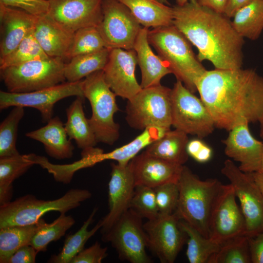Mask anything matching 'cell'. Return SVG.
Masks as SVG:
<instances>
[{"label": "cell", "mask_w": 263, "mask_h": 263, "mask_svg": "<svg viewBox=\"0 0 263 263\" xmlns=\"http://www.w3.org/2000/svg\"><path fill=\"white\" fill-rule=\"evenodd\" d=\"M37 17L0 4V57L13 51L34 26Z\"/></svg>", "instance_id": "cell-21"}, {"label": "cell", "mask_w": 263, "mask_h": 263, "mask_svg": "<svg viewBox=\"0 0 263 263\" xmlns=\"http://www.w3.org/2000/svg\"><path fill=\"white\" fill-rule=\"evenodd\" d=\"M127 6L143 27L156 28L173 24V8L156 0H118Z\"/></svg>", "instance_id": "cell-26"}, {"label": "cell", "mask_w": 263, "mask_h": 263, "mask_svg": "<svg viewBox=\"0 0 263 263\" xmlns=\"http://www.w3.org/2000/svg\"><path fill=\"white\" fill-rule=\"evenodd\" d=\"M259 171L263 172V150L261 167H260V169Z\"/></svg>", "instance_id": "cell-54"}, {"label": "cell", "mask_w": 263, "mask_h": 263, "mask_svg": "<svg viewBox=\"0 0 263 263\" xmlns=\"http://www.w3.org/2000/svg\"><path fill=\"white\" fill-rule=\"evenodd\" d=\"M180 220L175 213H159L155 218L143 224L148 247L162 263H174L187 238Z\"/></svg>", "instance_id": "cell-15"}, {"label": "cell", "mask_w": 263, "mask_h": 263, "mask_svg": "<svg viewBox=\"0 0 263 263\" xmlns=\"http://www.w3.org/2000/svg\"><path fill=\"white\" fill-rule=\"evenodd\" d=\"M137 64L134 49L111 50L108 62L102 71L106 83L116 96L129 100L142 89L135 76Z\"/></svg>", "instance_id": "cell-16"}, {"label": "cell", "mask_w": 263, "mask_h": 263, "mask_svg": "<svg viewBox=\"0 0 263 263\" xmlns=\"http://www.w3.org/2000/svg\"><path fill=\"white\" fill-rule=\"evenodd\" d=\"M142 218L148 220L155 218L159 214L153 188L136 186L130 208Z\"/></svg>", "instance_id": "cell-41"}, {"label": "cell", "mask_w": 263, "mask_h": 263, "mask_svg": "<svg viewBox=\"0 0 263 263\" xmlns=\"http://www.w3.org/2000/svg\"><path fill=\"white\" fill-rule=\"evenodd\" d=\"M178 184L179 198L175 213L209 238L211 211L223 184L217 179L201 180L184 165Z\"/></svg>", "instance_id": "cell-4"}, {"label": "cell", "mask_w": 263, "mask_h": 263, "mask_svg": "<svg viewBox=\"0 0 263 263\" xmlns=\"http://www.w3.org/2000/svg\"><path fill=\"white\" fill-rule=\"evenodd\" d=\"M106 48L96 27L81 28L74 33L71 44L64 59L70 60L77 56Z\"/></svg>", "instance_id": "cell-40"}, {"label": "cell", "mask_w": 263, "mask_h": 263, "mask_svg": "<svg viewBox=\"0 0 263 263\" xmlns=\"http://www.w3.org/2000/svg\"><path fill=\"white\" fill-rule=\"evenodd\" d=\"M233 25L244 38L254 40L263 31V0H253L232 17Z\"/></svg>", "instance_id": "cell-32"}, {"label": "cell", "mask_w": 263, "mask_h": 263, "mask_svg": "<svg viewBox=\"0 0 263 263\" xmlns=\"http://www.w3.org/2000/svg\"><path fill=\"white\" fill-rule=\"evenodd\" d=\"M97 208L95 207L83 223L81 227L75 233L67 235L64 244L57 254L51 256L48 261L50 263H71L72 260L81 251L88 240L101 229L100 220L91 230L88 228L94 220Z\"/></svg>", "instance_id": "cell-31"}, {"label": "cell", "mask_w": 263, "mask_h": 263, "mask_svg": "<svg viewBox=\"0 0 263 263\" xmlns=\"http://www.w3.org/2000/svg\"><path fill=\"white\" fill-rule=\"evenodd\" d=\"M65 63L60 57H47L0 69L8 92L28 93L64 82Z\"/></svg>", "instance_id": "cell-7"}, {"label": "cell", "mask_w": 263, "mask_h": 263, "mask_svg": "<svg viewBox=\"0 0 263 263\" xmlns=\"http://www.w3.org/2000/svg\"><path fill=\"white\" fill-rule=\"evenodd\" d=\"M0 4L39 17L48 13L49 2L46 0H0Z\"/></svg>", "instance_id": "cell-43"}, {"label": "cell", "mask_w": 263, "mask_h": 263, "mask_svg": "<svg viewBox=\"0 0 263 263\" xmlns=\"http://www.w3.org/2000/svg\"><path fill=\"white\" fill-rule=\"evenodd\" d=\"M92 195L88 190L79 188L71 189L61 197L53 200H40L33 194L23 195L0 206V228L36 224L50 211L66 213L79 207Z\"/></svg>", "instance_id": "cell-5"}, {"label": "cell", "mask_w": 263, "mask_h": 263, "mask_svg": "<svg viewBox=\"0 0 263 263\" xmlns=\"http://www.w3.org/2000/svg\"><path fill=\"white\" fill-rule=\"evenodd\" d=\"M47 57L35 38L33 28L13 51L0 57V69Z\"/></svg>", "instance_id": "cell-37"}, {"label": "cell", "mask_w": 263, "mask_h": 263, "mask_svg": "<svg viewBox=\"0 0 263 263\" xmlns=\"http://www.w3.org/2000/svg\"><path fill=\"white\" fill-rule=\"evenodd\" d=\"M84 99L83 96H76L66 109L67 121L64 124L69 138L74 140L82 150L94 147L97 143L89 119L85 115Z\"/></svg>", "instance_id": "cell-25"}, {"label": "cell", "mask_w": 263, "mask_h": 263, "mask_svg": "<svg viewBox=\"0 0 263 263\" xmlns=\"http://www.w3.org/2000/svg\"><path fill=\"white\" fill-rule=\"evenodd\" d=\"M153 189L159 213L172 214L175 213L179 198L178 182L164 184Z\"/></svg>", "instance_id": "cell-42"}, {"label": "cell", "mask_w": 263, "mask_h": 263, "mask_svg": "<svg viewBox=\"0 0 263 263\" xmlns=\"http://www.w3.org/2000/svg\"><path fill=\"white\" fill-rule=\"evenodd\" d=\"M222 173L230 181L245 219L246 234L253 237L263 231V195L251 173L242 171L230 159L225 160Z\"/></svg>", "instance_id": "cell-11"}, {"label": "cell", "mask_w": 263, "mask_h": 263, "mask_svg": "<svg viewBox=\"0 0 263 263\" xmlns=\"http://www.w3.org/2000/svg\"><path fill=\"white\" fill-rule=\"evenodd\" d=\"M252 263H263V231L253 237H248Z\"/></svg>", "instance_id": "cell-46"}, {"label": "cell", "mask_w": 263, "mask_h": 263, "mask_svg": "<svg viewBox=\"0 0 263 263\" xmlns=\"http://www.w3.org/2000/svg\"><path fill=\"white\" fill-rule=\"evenodd\" d=\"M34 165L27 154L0 158V206L11 201L13 183Z\"/></svg>", "instance_id": "cell-30"}, {"label": "cell", "mask_w": 263, "mask_h": 263, "mask_svg": "<svg viewBox=\"0 0 263 263\" xmlns=\"http://www.w3.org/2000/svg\"><path fill=\"white\" fill-rule=\"evenodd\" d=\"M171 90L161 84L142 88L128 100L126 120L128 125L142 131L150 127L170 129Z\"/></svg>", "instance_id": "cell-8"}, {"label": "cell", "mask_w": 263, "mask_h": 263, "mask_svg": "<svg viewBox=\"0 0 263 263\" xmlns=\"http://www.w3.org/2000/svg\"><path fill=\"white\" fill-rule=\"evenodd\" d=\"M111 178L108 184L109 212L100 220L102 233L113 225L129 209L135 185L129 163L122 165L112 163Z\"/></svg>", "instance_id": "cell-18"}, {"label": "cell", "mask_w": 263, "mask_h": 263, "mask_svg": "<svg viewBox=\"0 0 263 263\" xmlns=\"http://www.w3.org/2000/svg\"><path fill=\"white\" fill-rule=\"evenodd\" d=\"M177 5H183L187 3L189 0H176Z\"/></svg>", "instance_id": "cell-53"}, {"label": "cell", "mask_w": 263, "mask_h": 263, "mask_svg": "<svg viewBox=\"0 0 263 263\" xmlns=\"http://www.w3.org/2000/svg\"><path fill=\"white\" fill-rule=\"evenodd\" d=\"M148 38L177 80L192 93L197 92V84L207 70L186 37L172 24L149 30Z\"/></svg>", "instance_id": "cell-3"}, {"label": "cell", "mask_w": 263, "mask_h": 263, "mask_svg": "<svg viewBox=\"0 0 263 263\" xmlns=\"http://www.w3.org/2000/svg\"><path fill=\"white\" fill-rule=\"evenodd\" d=\"M248 237L237 236L222 244L208 263H251Z\"/></svg>", "instance_id": "cell-38"}, {"label": "cell", "mask_w": 263, "mask_h": 263, "mask_svg": "<svg viewBox=\"0 0 263 263\" xmlns=\"http://www.w3.org/2000/svg\"><path fill=\"white\" fill-rule=\"evenodd\" d=\"M172 8L173 24L197 48L201 62L207 60L217 69L242 67L244 40L230 18L197 0Z\"/></svg>", "instance_id": "cell-2"}, {"label": "cell", "mask_w": 263, "mask_h": 263, "mask_svg": "<svg viewBox=\"0 0 263 263\" xmlns=\"http://www.w3.org/2000/svg\"><path fill=\"white\" fill-rule=\"evenodd\" d=\"M253 0H228L224 14L232 18L240 9L248 5Z\"/></svg>", "instance_id": "cell-47"}, {"label": "cell", "mask_w": 263, "mask_h": 263, "mask_svg": "<svg viewBox=\"0 0 263 263\" xmlns=\"http://www.w3.org/2000/svg\"><path fill=\"white\" fill-rule=\"evenodd\" d=\"M248 125L244 123L234 127L223 142L225 154L240 163L239 169L252 173L260 170L263 143L252 135Z\"/></svg>", "instance_id": "cell-19"}, {"label": "cell", "mask_w": 263, "mask_h": 263, "mask_svg": "<svg viewBox=\"0 0 263 263\" xmlns=\"http://www.w3.org/2000/svg\"><path fill=\"white\" fill-rule=\"evenodd\" d=\"M24 115V107L15 106L0 125V158L19 154L16 148L18 126Z\"/></svg>", "instance_id": "cell-39"}, {"label": "cell", "mask_w": 263, "mask_h": 263, "mask_svg": "<svg viewBox=\"0 0 263 263\" xmlns=\"http://www.w3.org/2000/svg\"><path fill=\"white\" fill-rule=\"evenodd\" d=\"M33 33L48 56L60 57L63 59L71 44L74 34L48 14L37 17Z\"/></svg>", "instance_id": "cell-22"}, {"label": "cell", "mask_w": 263, "mask_h": 263, "mask_svg": "<svg viewBox=\"0 0 263 263\" xmlns=\"http://www.w3.org/2000/svg\"><path fill=\"white\" fill-rule=\"evenodd\" d=\"M72 96H84L82 80L63 82L57 85L28 93L0 91V109L10 107H31L38 110L42 120L47 122L53 115L54 107L59 100Z\"/></svg>", "instance_id": "cell-13"}, {"label": "cell", "mask_w": 263, "mask_h": 263, "mask_svg": "<svg viewBox=\"0 0 263 263\" xmlns=\"http://www.w3.org/2000/svg\"><path fill=\"white\" fill-rule=\"evenodd\" d=\"M205 143L199 138L188 140L187 145V151L188 156L193 158Z\"/></svg>", "instance_id": "cell-50"}, {"label": "cell", "mask_w": 263, "mask_h": 263, "mask_svg": "<svg viewBox=\"0 0 263 263\" xmlns=\"http://www.w3.org/2000/svg\"><path fill=\"white\" fill-rule=\"evenodd\" d=\"M236 198L231 184H223L209 223V238L220 244L234 237L246 235L245 219Z\"/></svg>", "instance_id": "cell-14"}, {"label": "cell", "mask_w": 263, "mask_h": 263, "mask_svg": "<svg viewBox=\"0 0 263 263\" xmlns=\"http://www.w3.org/2000/svg\"><path fill=\"white\" fill-rule=\"evenodd\" d=\"M82 90L91 106L89 121L97 143L113 145L120 135V126L113 119L119 109L116 95L106 83L103 71L94 72L82 79Z\"/></svg>", "instance_id": "cell-6"}, {"label": "cell", "mask_w": 263, "mask_h": 263, "mask_svg": "<svg viewBox=\"0 0 263 263\" xmlns=\"http://www.w3.org/2000/svg\"><path fill=\"white\" fill-rule=\"evenodd\" d=\"M171 124L175 129L202 139L215 127L213 119L201 99L179 80L171 90Z\"/></svg>", "instance_id": "cell-9"}, {"label": "cell", "mask_w": 263, "mask_h": 263, "mask_svg": "<svg viewBox=\"0 0 263 263\" xmlns=\"http://www.w3.org/2000/svg\"><path fill=\"white\" fill-rule=\"evenodd\" d=\"M142 218L129 209L108 230L101 233L102 240L109 243L119 258L131 263H150L147 235Z\"/></svg>", "instance_id": "cell-10"}, {"label": "cell", "mask_w": 263, "mask_h": 263, "mask_svg": "<svg viewBox=\"0 0 263 263\" xmlns=\"http://www.w3.org/2000/svg\"><path fill=\"white\" fill-rule=\"evenodd\" d=\"M36 225H14L0 228V263H7L21 247L30 244Z\"/></svg>", "instance_id": "cell-36"}, {"label": "cell", "mask_w": 263, "mask_h": 263, "mask_svg": "<svg viewBox=\"0 0 263 263\" xmlns=\"http://www.w3.org/2000/svg\"><path fill=\"white\" fill-rule=\"evenodd\" d=\"M188 141L187 133L177 129H170L147 147L145 151L169 162L184 165L188 157L187 151Z\"/></svg>", "instance_id": "cell-28"}, {"label": "cell", "mask_w": 263, "mask_h": 263, "mask_svg": "<svg viewBox=\"0 0 263 263\" xmlns=\"http://www.w3.org/2000/svg\"><path fill=\"white\" fill-rule=\"evenodd\" d=\"M47 123L43 127L26 133V136L42 143L45 151L52 158L62 160L72 157L75 147L62 121L55 116Z\"/></svg>", "instance_id": "cell-24"}, {"label": "cell", "mask_w": 263, "mask_h": 263, "mask_svg": "<svg viewBox=\"0 0 263 263\" xmlns=\"http://www.w3.org/2000/svg\"><path fill=\"white\" fill-rule=\"evenodd\" d=\"M110 51L104 48L73 57L65 64L66 80L71 82L78 81L94 72L103 70L108 62Z\"/></svg>", "instance_id": "cell-29"}, {"label": "cell", "mask_w": 263, "mask_h": 263, "mask_svg": "<svg viewBox=\"0 0 263 263\" xmlns=\"http://www.w3.org/2000/svg\"><path fill=\"white\" fill-rule=\"evenodd\" d=\"M169 130L156 127L146 128L129 143L110 152H104L103 160H114L119 164L127 165L139 152L158 140Z\"/></svg>", "instance_id": "cell-33"}, {"label": "cell", "mask_w": 263, "mask_h": 263, "mask_svg": "<svg viewBox=\"0 0 263 263\" xmlns=\"http://www.w3.org/2000/svg\"><path fill=\"white\" fill-rule=\"evenodd\" d=\"M197 90L217 128L229 131L263 117V77L253 69L207 70Z\"/></svg>", "instance_id": "cell-1"}, {"label": "cell", "mask_w": 263, "mask_h": 263, "mask_svg": "<svg viewBox=\"0 0 263 263\" xmlns=\"http://www.w3.org/2000/svg\"><path fill=\"white\" fill-rule=\"evenodd\" d=\"M149 30L146 27L142 28L133 48L141 70L140 84L142 88L161 84L163 77L172 74L166 62L152 50L148 38Z\"/></svg>", "instance_id": "cell-23"}, {"label": "cell", "mask_w": 263, "mask_h": 263, "mask_svg": "<svg viewBox=\"0 0 263 263\" xmlns=\"http://www.w3.org/2000/svg\"><path fill=\"white\" fill-rule=\"evenodd\" d=\"M103 0H49L48 14L75 33L79 29L97 27L103 19Z\"/></svg>", "instance_id": "cell-17"}, {"label": "cell", "mask_w": 263, "mask_h": 263, "mask_svg": "<svg viewBox=\"0 0 263 263\" xmlns=\"http://www.w3.org/2000/svg\"><path fill=\"white\" fill-rule=\"evenodd\" d=\"M38 253L31 245H25L19 248L7 263H35Z\"/></svg>", "instance_id": "cell-45"}, {"label": "cell", "mask_w": 263, "mask_h": 263, "mask_svg": "<svg viewBox=\"0 0 263 263\" xmlns=\"http://www.w3.org/2000/svg\"><path fill=\"white\" fill-rule=\"evenodd\" d=\"M156 0L162 3L169 5V3L168 1V0Z\"/></svg>", "instance_id": "cell-55"}, {"label": "cell", "mask_w": 263, "mask_h": 263, "mask_svg": "<svg viewBox=\"0 0 263 263\" xmlns=\"http://www.w3.org/2000/svg\"><path fill=\"white\" fill-rule=\"evenodd\" d=\"M102 11V20L96 27L106 47L133 49L143 27L130 9L118 0H103Z\"/></svg>", "instance_id": "cell-12"}, {"label": "cell", "mask_w": 263, "mask_h": 263, "mask_svg": "<svg viewBox=\"0 0 263 263\" xmlns=\"http://www.w3.org/2000/svg\"><path fill=\"white\" fill-rule=\"evenodd\" d=\"M108 248L96 242L89 247L83 249L72 260L71 263H100L108 255Z\"/></svg>", "instance_id": "cell-44"}, {"label": "cell", "mask_w": 263, "mask_h": 263, "mask_svg": "<svg viewBox=\"0 0 263 263\" xmlns=\"http://www.w3.org/2000/svg\"><path fill=\"white\" fill-rule=\"evenodd\" d=\"M212 156V150L206 143L203 146L198 152L193 157L197 162L200 163H204L210 160Z\"/></svg>", "instance_id": "cell-49"}, {"label": "cell", "mask_w": 263, "mask_h": 263, "mask_svg": "<svg viewBox=\"0 0 263 263\" xmlns=\"http://www.w3.org/2000/svg\"><path fill=\"white\" fill-rule=\"evenodd\" d=\"M103 150L99 148L92 147L81 152V158L73 163L64 165L50 163L47 158L32 153L31 159L35 164L39 165L52 174L54 179L64 184H69L74 173L77 170L94 166L103 161Z\"/></svg>", "instance_id": "cell-27"}, {"label": "cell", "mask_w": 263, "mask_h": 263, "mask_svg": "<svg viewBox=\"0 0 263 263\" xmlns=\"http://www.w3.org/2000/svg\"><path fill=\"white\" fill-rule=\"evenodd\" d=\"M228 0H197L202 6L217 12L224 14Z\"/></svg>", "instance_id": "cell-48"}, {"label": "cell", "mask_w": 263, "mask_h": 263, "mask_svg": "<svg viewBox=\"0 0 263 263\" xmlns=\"http://www.w3.org/2000/svg\"><path fill=\"white\" fill-rule=\"evenodd\" d=\"M74 218L65 213L60 216L51 223H47L40 218L36 224V228L31 239L30 245L38 252L45 251L48 244L60 239L66 231L75 224Z\"/></svg>", "instance_id": "cell-34"}, {"label": "cell", "mask_w": 263, "mask_h": 263, "mask_svg": "<svg viewBox=\"0 0 263 263\" xmlns=\"http://www.w3.org/2000/svg\"></svg>", "instance_id": "cell-56"}, {"label": "cell", "mask_w": 263, "mask_h": 263, "mask_svg": "<svg viewBox=\"0 0 263 263\" xmlns=\"http://www.w3.org/2000/svg\"><path fill=\"white\" fill-rule=\"evenodd\" d=\"M181 228L188 238L186 256L190 263H208L221 244L207 238L185 221L180 220Z\"/></svg>", "instance_id": "cell-35"}, {"label": "cell", "mask_w": 263, "mask_h": 263, "mask_svg": "<svg viewBox=\"0 0 263 263\" xmlns=\"http://www.w3.org/2000/svg\"><path fill=\"white\" fill-rule=\"evenodd\" d=\"M129 164L135 186L151 188L178 182L183 166L152 156L145 151L134 157Z\"/></svg>", "instance_id": "cell-20"}, {"label": "cell", "mask_w": 263, "mask_h": 263, "mask_svg": "<svg viewBox=\"0 0 263 263\" xmlns=\"http://www.w3.org/2000/svg\"><path fill=\"white\" fill-rule=\"evenodd\" d=\"M259 123L260 124V135L263 138V117Z\"/></svg>", "instance_id": "cell-52"}, {"label": "cell", "mask_w": 263, "mask_h": 263, "mask_svg": "<svg viewBox=\"0 0 263 263\" xmlns=\"http://www.w3.org/2000/svg\"><path fill=\"white\" fill-rule=\"evenodd\" d=\"M251 174L263 195V172L257 171Z\"/></svg>", "instance_id": "cell-51"}]
</instances>
